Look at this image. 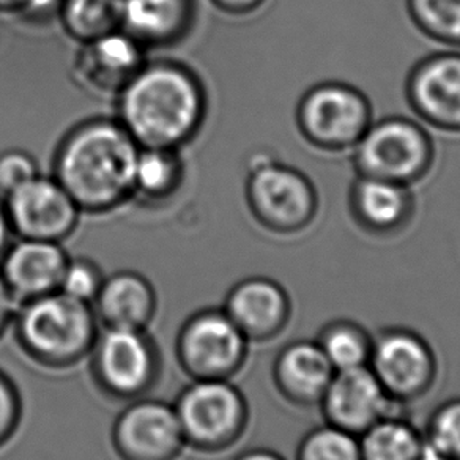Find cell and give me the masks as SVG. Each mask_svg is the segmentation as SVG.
Returning a JSON list of instances; mask_svg holds the SVG:
<instances>
[{
    "label": "cell",
    "mask_w": 460,
    "mask_h": 460,
    "mask_svg": "<svg viewBox=\"0 0 460 460\" xmlns=\"http://www.w3.org/2000/svg\"><path fill=\"white\" fill-rule=\"evenodd\" d=\"M141 147L112 117H95L62 137L52 177L83 213L104 215L135 199V169Z\"/></svg>",
    "instance_id": "cell-1"
},
{
    "label": "cell",
    "mask_w": 460,
    "mask_h": 460,
    "mask_svg": "<svg viewBox=\"0 0 460 460\" xmlns=\"http://www.w3.org/2000/svg\"><path fill=\"white\" fill-rule=\"evenodd\" d=\"M114 102L115 119L139 147L181 150L199 135L208 111L200 77L173 60H147Z\"/></svg>",
    "instance_id": "cell-2"
},
{
    "label": "cell",
    "mask_w": 460,
    "mask_h": 460,
    "mask_svg": "<svg viewBox=\"0 0 460 460\" xmlns=\"http://www.w3.org/2000/svg\"><path fill=\"white\" fill-rule=\"evenodd\" d=\"M100 323L89 303L62 292L22 301L12 332L24 357L48 371H68L87 361Z\"/></svg>",
    "instance_id": "cell-3"
},
{
    "label": "cell",
    "mask_w": 460,
    "mask_h": 460,
    "mask_svg": "<svg viewBox=\"0 0 460 460\" xmlns=\"http://www.w3.org/2000/svg\"><path fill=\"white\" fill-rule=\"evenodd\" d=\"M244 199L252 219L279 237L300 235L319 217V192L313 180L262 152L248 163Z\"/></svg>",
    "instance_id": "cell-4"
},
{
    "label": "cell",
    "mask_w": 460,
    "mask_h": 460,
    "mask_svg": "<svg viewBox=\"0 0 460 460\" xmlns=\"http://www.w3.org/2000/svg\"><path fill=\"white\" fill-rule=\"evenodd\" d=\"M437 147L428 128L403 115H388L371 123L352 150L355 175L413 186L428 179Z\"/></svg>",
    "instance_id": "cell-5"
},
{
    "label": "cell",
    "mask_w": 460,
    "mask_h": 460,
    "mask_svg": "<svg viewBox=\"0 0 460 460\" xmlns=\"http://www.w3.org/2000/svg\"><path fill=\"white\" fill-rule=\"evenodd\" d=\"M186 447L202 454L229 451L250 424V403L232 380H191L173 402Z\"/></svg>",
    "instance_id": "cell-6"
},
{
    "label": "cell",
    "mask_w": 460,
    "mask_h": 460,
    "mask_svg": "<svg viewBox=\"0 0 460 460\" xmlns=\"http://www.w3.org/2000/svg\"><path fill=\"white\" fill-rule=\"evenodd\" d=\"M87 361L96 390L119 402L148 396L163 372L160 347L148 330L100 328Z\"/></svg>",
    "instance_id": "cell-7"
},
{
    "label": "cell",
    "mask_w": 460,
    "mask_h": 460,
    "mask_svg": "<svg viewBox=\"0 0 460 460\" xmlns=\"http://www.w3.org/2000/svg\"><path fill=\"white\" fill-rule=\"evenodd\" d=\"M372 122L371 100L363 90L341 81L315 84L295 109L301 137L323 154L352 152Z\"/></svg>",
    "instance_id": "cell-8"
},
{
    "label": "cell",
    "mask_w": 460,
    "mask_h": 460,
    "mask_svg": "<svg viewBox=\"0 0 460 460\" xmlns=\"http://www.w3.org/2000/svg\"><path fill=\"white\" fill-rule=\"evenodd\" d=\"M250 344L223 307H204L180 326L175 358L191 380H232L246 365Z\"/></svg>",
    "instance_id": "cell-9"
},
{
    "label": "cell",
    "mask_w": 460,
    "mask_h": 460,
    "mask_svg": "<svg viewBox=\"0 0 460 460\" xmlns=\"http://www.w3.org/2000/svg\"><path fill=\"white\" fill-rule=\"evenodd\" d=\"M367 366L386 394L399 405L426 396L437 378L432 347L409 328H388L372 338Z\"/></svg>",
    "instance_id": "cell-10"
},
{
    "label": "cell",
    "mask_w": 460,
    "mask_h": 460,
    "mask_svg": "<svg viewBox=\"0 0 460 460\" xmlns=\"http://www.w3.org/2000/svg\"><path fill=\"white\" fill-rule=\"evenodd\" d=\"M119 460H179L186 449L173 403L141 397L127 402L111 428Z\"/></svg>",
    "instance_id": "cell-11"
},
{
    "label": "cell",
    "mask_w": 460,
    "mask_h": 460,
    "mask_svg": "<svg viewBox=\"0 0 460 460\" xmlns=\"http://www.w3.org/2000/svg\"><path fill=\"white\" fill-rule=\"evenodd\" d=\"M4 199L14 238L64 243L83 211L52 175L39 173Z\"/></svg>",
    "instance_id": "cell-12"
},
{
    "label": "cell",
    "mask_w": 460,
    "mask_h": 460,
    "mask_svg": "<svg viewBox=\"0 0 460 460\" xmlns=\"http://www.w3.org/2000/svg\"><path fill=\"white\" fill-rule=\"evenodd\" d=\"M405 98L418 122L460 135V51L445 49L418 60L405 79Z\"/></svg>",
    "instance_id": "cell-13"
},
{
    "label": "cell",
    "mask_w": 460,
    "mask_h": 460,
    "mask_svg": "<svg viewBox=\"0 0 460 460\" xmlns=\"http://www.w3.org/2000/svg\"><path fill=\"white\" fill-rule=\"evenodd\" d=\"M77 46L71 77L79 89L102 100H115L148 60L147 49L123 31Z\"/></svg>",
    "instance_id": "cell-14"
},
{
    "label": "cell",
    "mask_w": 460,
    "mask_h": 460,
    "mask_svg": "<svg viewBox=\"0 0 460 460\" xmlns=\"http://www.w3.org/2000/svg\"><path fill=\"white\" fill-rule=\"evenodd\" d=\"M325 422L359 435L386 416L397 415L394 402L369 366L336 371L320 399Z\"/></svg>",
    "instance_id": "cell-15"
},
{
    "label": "cell",
    "mask_w": 460,
    "mask_h": 460,
    "mask_svg": "<svg viewBox=\"0 0 460 460\" xmlns=\"http://www.w3.org/2000/svg\"><path fill=\"white\" fill-rule=\"evenodd\" d=\"M347 207L353 223L366 235L393 238L413 223L418 202L411 186L355 175L347 194Z\"/></svg>",
    "instance_id": "cell-16"
},
{
    "label": "cell",
    "mask_w": 460,
    "mask_h": 460,
    "mask_svg": "<svg viewBox=\"0 0 460 460\" xmlns=\"http://www.w3.org/2000/svg\"><path fill=\"white\" fill-rule=\"evenodd\" d=\"M224 313L250 342H270L281 336L292 317V301L279 282L267 276H250L230 288Z\"/></svg>",
    "instance_id": "cell-17"
},
{
    "label": "cell",
    "mask_w": 460,
    "mask_h": 460,
    "mask_svg": "<svg viewBox=\"0 0 460 460\" xmlns=\"http://www.w3.org/2000/svg\"><path fill=\"white\" fill-rule=\"evenodd\" d=\"M68 259L64 243L16 238L0 259V275L20 305L58 292Z\"/></svg>",
    "instance_id": "cell-18"
},
{
    "label": "cell",
    "mask_w": 460,
    "mask_h": 460,
    "mask_svg": "<svg viewBox=\"0 0 460 460\" xmlns=\"http://www.w3.org/2000/svg\"><path fill=\"white\" fill-rule=\"evenodd\" d=\"M92 307L102 328L148 330L158 311V295L148 278L120 270L104 278Z\"/></svg>",
    "instance_id": "cell-19"
},
{
    "label": "cell",
    "mask_w": 460,
    "mask_h": 460,
    "mask_svg": "<svg viewBox=\"0 0 460 460\" xmlns=\"http://www.w3.org/2000/svg\"><path fill=\"white\" fill-rule=\"evenodd\" d=\"M334 369L317 341L296 339L284 345L273 363V384L288 403L319 405Z\"/></svg>",
    "instance_id": "cell-20"
},
{
    "label": "cell",
    "mask_w": 460,
    "mask_h": 460,
    "mask_svg": "<svg viewBox=\"0 0 460 460\" xmlns=\"http://www.w3.org/2000/svg\"><path fill=\"white\" fill-rule=\"evenodd\" d=\"M196 0H123L122 31L147 51L180 43L196 22Z\"/></svg>",
    "instance_id": "cell-21"
},
{
    "label": "cell",
    "mask_w": 460,
    "mask_h": 460,
    "mask_svg": "<svg viewBox=\"0 0 460 460\" xmlns=\"http://www.w3.org/2000/svg\"><path fill=\"white\" fill-rule=\"evenodd\" d=\"M185 180V163L180 150L141 147L135 169V198L161 204L173 198Z\"/></svg>",
    "instance_id": "cell-22"
},
{
    "label": "cell",
    "mask_w": 460,
    "mask_h": 460,
    "mask_svg": "<svg viewBox=\"0 0 460 460\" xmlns=\"http://www.w3.org/2000/svg\"><path fill=\"white\" fill-rule=\"evenodd\" d=\"M358 441L361 460H418L426 447L424 434L399 415L372 424Z\"/></svg>",
    "instance_id": "cell-23"
},
{
    "label": "cell",
    "mask_w": 460,
    "mask_h": 460,
    "mask_svg": "<svg viewBox=\"0 0 460 460\" xmlns=\"http://www.w3.org/2000/svg\"><path fill=\"white\" fill-rule=\"evenodd\" d=\"M123 0H62L58 21L68 39L83 45L122 31Z\"/></svg>",
    "instance_id": "cell-24"
},
{
    "label": "cell",
    "mask_w": 460,
    "mask_h": 460,
    "mask_svg": "<svg viewBox=\"0 0 460 460\" xmlns=\"http://www.w3.org/2000/svg\"><path fill=\"white\" fill-rule=\"evenodd\" d=\"M317 344L334 372L369 365L372 336L352 320H332L320 330Z\"/></svg>",
    "instance_id": "cell-25"
},
{
    "label": "cell",
    "mask_w": 460,
    "mask_h": 460,
    "mask_svg": "<svg viewBox=\"0 0 460 460\" xmlns=\"http://www.w3.org/2000/svg\"><path fill=\"white\" fill-rule=\"evenodd\" d=\"M405 7L426 39L460 51V0H405Z\"/></svg>",
    "instance_id": "cell-26"
},
{
    "label": "cell",
    "mask_w": 460,
    "mask_h": 460,
    "mask_svg": "<svg viewBox=\"0 0 460 460\" xmlns=\"http://www.w3.org/2000/svg\"><path fill=\"white\" fill-rule=\"evenodd\" d=\"M296 460H361L358 437L325 422L301 438Z\"/></svg>",
    "instance_id": "cell-27"
},
{
    "label": "cell",
    "mask_w": 460,
    "mask_h": 460,
    "mask_svg": "<svg viewBox=\"0 0 460 460\" xmlns=\"http://www.w3.org/2000/svg\"><path fill=\"white\" fill-rule=\"evenodd\" d=\"M424 440L449 460H460V397L441 403L430 415Z\"/></svg>",
    "instance_id": "cell-28"
},
{
    "label": "cell",
    "mask_w": 460,
    "mask_h": 460,
    "mask_svg": "<svg viewBox=\"0 0 460 460\" xmlns=\"http://www.w3.org/2000/svg\"><path fill=\"white\" fill-rule=\"evenodd\" d=\"M104 273L89 257H70L64 270L58 292L92 305L104 282Z\"/></svg>",
    "instance_id": "cell-29"
},
{
    "label": "cell",
    "mask_w": 460,
    "mask_h": 460,
    "mask_svg": "<svg viewBox=\"0 0 460 460\" xmlns=\"http://www.w3.org/2000/svg\"><path fill=\"white\" fill-rule=\"evenodd\" d=\"M39 173V163L26 150L8 148L0 152V196L5 198Z\"/></svg>",
    "instance_id": "cell-30"
},
{
    "label": "cell",
    "mask_w": 460,
    "mask_h": 460,
    "mask_svg": "<svg viewBox=\"0 0 460 460\" xmlns=\"http://www.w3.org/2000/svg\"><path fill=\"white\" fill-rule=\"evenodd\" d=\"M24 415V403L18 385L7 372L0 369V449L7 447L18 434Z\"/></svg>",
    "instance_id": "cell-31"
},
{
    "label": "cell",
    "mask_w": 460,
    "mask_h": 460,
    "mask_svg": "<svg viewBox=\"0 0 460 460\" xmlns=\"http://www.w3.org/2000/svg\"><path fill=\"white\" fill-rule=\"evenodd\" d=\"M16 309H18V301L14 300L13 295L0 275V341L12 330Z\"/></svg>",
    "instance_id": "cell-32"
},
{
    "label": "cell",
    "mask_w": 460,
    "mask_h": 460,
    "mask_svg": "<svg viewBox=\"0 0 460 460\" xmlns=\"http://www.w3.org/2000/svg\"><path fill=\"white\" fill-rule=\"evenodd\" d=\"M211 5L230 16H250L267 4V0H210Z\"/></svg>",
    "instance_id": "cell-33"
},
{
    "label": "cell",
    "mask_w": 460,
    "mask_h": 460,
    "mask_svg": "<svg viewBox=\"0 0 460 460\" xmlns=\"http://www.w3.org/2000/svg\"><path fill=\"white\" fill-rule=\"evenodd\" d=\"M13 230H12V226H10V221H8L4 199H0V259L5 254L8 246L13 242Z\"/></svg>",
    "instance_id": "cell-34"
},
{
    "label": "cell",
    "mask_w": 460,
    "mask_h": 460,
    "mask_svg": "<svg viewBox=\"0 0 460 460\" xmlns=\"http://www.w3.org/2000/svg\"><path fill=\"white\" fill-rule=\"evenodd\" d=\"M234 460H286L282 457L281 454L275 453L271 449H265V447H254V449H248L242 454H238L237 457Z\"/></svg>",
    "instance_id": "cell-35"
},
{
    "label": "cell",
    "mask_w": 460,
    "mask_h": 460,
    "mask_svg": "<svg viewBox=\"0 0 460 460\" xmlns=\"http://www.w3.org/2000/svg\"><path fill=\"white\" fill-rule=\"evenodd\" d=\"M31 4H32V0H0V14L21 16Z\"/></svg>",
    "instance_id": "cell-36"
},
{
    "label": "cell",
    "mask_w": 460,
    "mask_h": 460,
    "mask_svg": "<svg viewBox=\"0 0 460 460\" xmlns=\"http://www.w3.org/2000/svg\"><path fill=\"white\" fill-rule=\"evenodd\" d=\"M418 460H449L445 456H441L440 453H437L434 447H429L428 443H426V447L422 449L421 456L418 457Z\"/></svg>",
    "instance_id": "cell-37"
}]
</instances>
